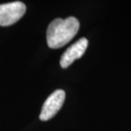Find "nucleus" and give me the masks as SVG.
<instances>
[{"label":"nucleus","instance_id":"obj_3","mask_svg":"<svg viewBox=\"0 0 131 131\" xmlns=\"http://www.w3.org/2000/svg\"><path fill=\"white\" fill-rule=\"evenodd\" d=\"M66 98L65 91L62 90H57L54 91L46 101H44L39 115V118L42 121H48L51 119L62 107Z\"/></svg>","mask_w":131,"mask_h":131},{"label":"nucleus","instance_id":"obj_2","mask_svg":"<svg viewBox=\"0 0 131 131\" xmlns=\"http://www.w3.org/2000/svg\"><path fill=\"white\" fill-rule=\"evenodd\" d=\"M26 13V5L15 1L0 4V26L8 27L17 22Z\"/></svg>","mask_w":131,"mask_h":131},{"label":"nucleus","instance_id":"obj_4","mask_svg":"<svg viewBox=\"0 0 131 131\" xmlns=\"http://www.w3.org/2000/svg\"><path fill=\"white\" fill-rule=\"evenodd\" d=\"M89 44L87 38H82L78 40L76 43L72 44L61 57L60 64L62 68H67L75 60L79 59L84 54Z\"/></svg>","mask_w":131,"mask_h":131},{"label":"nucleus","instance_id":"obj_1","mask_svg":"<svg viewBox=\"0 0 131 131\" xmlns=\"http://www.w3.org/2000/svg\"><path fill=\"white\" fill-rule=\"evenodd\" d=\"M78 29L79 21L77 18L70 16L54 19L47 28V43L51 49L61 48L74 38Z\"/></svg>","mask_w":131,"mask_h":131}]
</instances>
